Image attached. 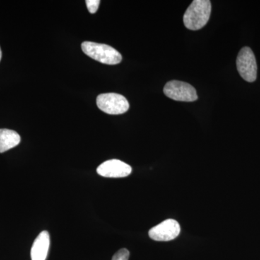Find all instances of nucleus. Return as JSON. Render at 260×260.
Here are the masks:
<instances>
[{"label": "nucleus", "mask_w": 260, "mask_h": 260, "mask_svg": "<svg viewBox=\"0 0 260 260\" xmlns=\"http://www.w3.org/2000/svg\"><path fill=\"white\" fill-rule=\"evenodd\" d=\"M210 14L211 2L209 0H194L184 13V25L189 30H200L208 23Z\"/></svg>", "instance_id": "f257e3e1"}, {"label": "nucleus", "mask_w": 260, "mask_h": 260, "mask_svg": "<svg viewBox=\"0 0 260 260\" xmlns=\"http://www.w3.org/2000/svg\"><path fill=\"white\" fill-rule=\"evenodd\" d=\"M81 47L86 55L103 64H117L122 59V56L119 51L107 44L85 42L82 44Z\"/></svg>", "instance_id": "f03ea898"}, {"label": "nucleus", "mask_w": 260, "mask_h": 260, "mask_svg": "<svg viewBox=\"0 0 260 260\" xmlns=\"http://www.w3.org/2000/svg\"><path fill=\"white\" fill-rule=\"evenodd\" d=\"M96 104L99 109L108 114L118 115L129 110V104L126 98L120 94L109 93L98 95Z\"/></svg>", "instance_id": "7ed1b4c3"}, {"label": "nucleus", "mask_w": 260, "mask_h": 260, "mask_svg": "<svg viewBox=\"0 0 260 260\" xmlns=\"http://www.w3.org/2000/svg\"><path fill=\"white\" fill-rule=\"evenodd\" d=\"M164 93L169 99L177 102H193L198 99L192 85L179 80L168 82L164 86Z\"/></svg>", "instance_id": "20e7f679"}, {"label": "nucleus", "mask_w": 260, "mask_h": 260, "mask_svg": "<svg viewBox=\"0 0 260 260\" xmlns=\"http://www.w3.org/2000/svg\"><path fill=\"white\" fill-rule=\"evenodd\" d=\"M237 70L246 81L252 83L256 79L257 65L254 53L249 47H244L239 51L237 59Z\"/></svg>", "instance_id": "39448f33"}, {"label": "nucleus", "mask_w": 260, "mask_h": 260, "mask_svg": "<svg viewBox=\"0 0 260 260\" xmlns=\"http://www.w3.org/2000/svg\"><path fill=\"white\" fill-rule=\"evenodd\" d=\"M181 227L177 220L168 219L152 228L148 234L150 239L156 242H169L179 237Z\"/></svg>", "instance_id": "423d86ee"}, {"label": "nucleus", "mask_w": 260, "mask_h": 260, "mask_svg": "<svg viewBox=\"0 0 260 260\" xmlns=\"http://www.w3.org/2000/svg\"><path fill=\"white\" fill-rule=\"evenodd\" d=\"M132 167L126 162L112 159L103 162L97 168V173L107 178H123L128 177L132 173Z\"/></svg>", "instance_id": "0eeeda50"}, {"label": "nucleus", "mask_w": 260, "mask_h": 260, "mask_svg": "<svg viewBox=\"0 0 260 260\" xmlns=\"http://www.w3.org/2000/svg\"><path fill=\"white\" fill-rule=\"evenodd\" d=\"M50 246V236L47 231L41 232L32 244L30 256L31 260H46Z\"/></svg>", "instance_id": "6e6552de"}, {"label": "nucleus", "mask_w": 260, "mask_h": 260, "mask_svg": "<svg viewBox=\"0 0 260 260\" xmlns=\"http://www.w3.org/2000/svg\"><path fill=\"white\" fill-rule=\"evenodd\" d=\"M20 143V136L16 132L8 129H0V153L15 148Z\"/></svg>", "instance_id": "1a4fd4ad"}, {"label": "nucleus", "mask_w": 260, "mask_h": 260, "mask_svg": "<svg viewBox=\"0 0 260 260\" xmlns=\"http://www.w3.org/2000/svg\"><path fill=\"white\" fill-rule=\"evenodd\" d=\"M129 257V251L126 249H121L117 251L114 256L112 260H128Z\"/></svg>", "instance_id": "9d476101"}, {"label": "nucleus", "mask_w": 260, "mask_h": 260, "mask_svg": "<svg viewBox=\"0 0 260 260\" xmlns=\"http://www.w3.org/2000/svg\"><path fill=\"white\" fill-rule=\"evenodd\" d=\"M100 3L101 1H99V0H87V1H85L88 11L91 14L96 13Z\"/></svg>", "instance_id": "9b49d317"}, {"label": "nucleus", "mask_w": 260, "mask_h": 260, "mask_svg": "<svg viewBox=\"0 0 260 260\" xmlns=\"http://www.w3.org/2000/svg\"><path fill=\"white\" fill-rule=\"evenodd\" d=\"M1 59H2V51H1V49H0V61H1Z\"/></svg>", "instance_id": "f8f14e48"}]
</instances>
